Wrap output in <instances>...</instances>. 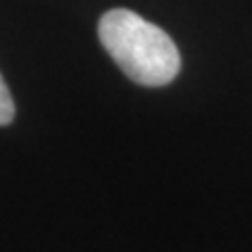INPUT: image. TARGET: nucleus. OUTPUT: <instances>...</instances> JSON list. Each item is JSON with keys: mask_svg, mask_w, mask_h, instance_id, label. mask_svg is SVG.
I'll use <instances>...</instances> for the list:
<instances>
[{"mask_svg": "<svg viewBox=\"0 0 252 252\" xmlns=\"http://www.w3.org/2000/svg\"><path fill=\"white\" fill-rule=\"evenodd\" d=\"M99 40L122 72L141 86H164L181 69L172 38L128 9H112L99 19Z\"/></svg>", "mask_w": 252, "mask_h": 252, "instance_id": "1", "label": "nucleus"}, {"mask_svg": "<svg viewBox=\"0 0 252 252\" xmlns=\"http://www.w3.org/2000/svg\"><path fill=\"white\" fill-rule=\"evenodd\" d=\"M13 118H15V103L9 93V86H6L2 76H0V126L11 124Z\"/></svg>", "mask_w": 252, "mask_h": 252, "instance_id": "2", "label": "nucleus"}]
</instances>
